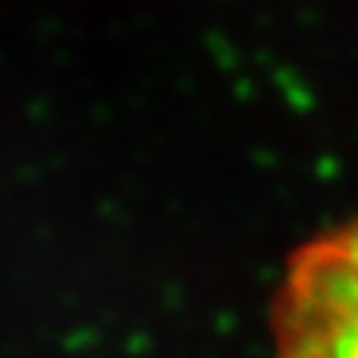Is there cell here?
<instances>
[{"label":"cell","instance_id":"obj_1","mask_svg":"<svg viewBox=\"0 0 358 358\" xmlns=\"http://www.w3.org/2000/svg\"><path fill=\"white\" fill-rule=\"evenodd\" d=\"M277 358H358V223L292 258L273 305Z\"/></svg>","mask_w":358,"mask_h":358}]
</instances>
